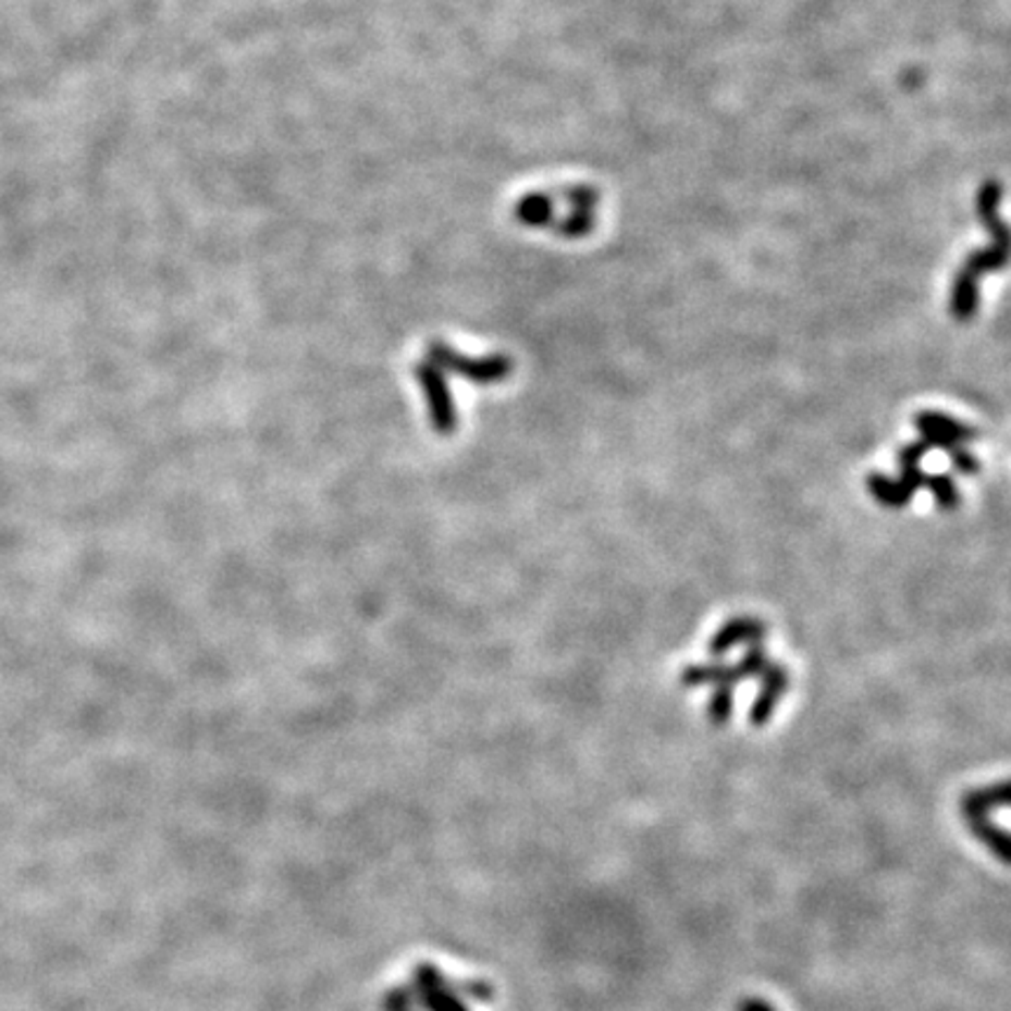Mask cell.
Instances as JSON below:
<instances>
[{"mask_svg":"<svg viewBox=\"0 0 1011 1011\" xmlns=\"http://www.w3.org/2000/svg\"><path fill=\"white\" fill-rule=\"evenodd\" d=\"M1000 201H1002V185L998 181H986L982 190L976 195V213L982 223L992 235V244L988 248H978L964 260L962 270L955 279L982 286V276L988 272H1000L1009 266L1011 260V227L1000 218Z\"/></svg>","mask_w":1011,"mask_h":1011,"instance_id":"cell-1","label":"cell"},{"mask_svg":"<svg viewBox=\"0 0 1011 1011\" xmlns=\"http://www.w3.org/2000/svg\"><path fill=\"white\" fill-rule=\"evenodd\" d=\"M1009 805H1011V780L972 789L960 801L962 819L964 824H967L970 834L988 852H992L1004 866H1011V834L1000 827H995L990 813L998 811V807H1009Z\"/></svg>","mask_w":1011,"mask_h":1011,"instance_id":"cell-2","label":"cell"},{"mask_svg":"<svg viewBox=\"0 0 1011 1011\" xmlns=\"http://www.w3.org/2000/svg\"><path fill=\"white\" fill-rule=\"evenodd\" d=\"M473 984L455 986L431 964H419L415 970V1000L424 1011H469L459 995H469Z\"/></svg>","mask_w":1011,"mask_h":1011,"instance_id":"cell-3","label":"cell"},{"mask_svg":"<svg viewBox=\"0 0 1011 1011\" xmlns=\"http://www.w3.org/2000/svg\"><path fill=\"white\" fill-rule=\"evenodd\" d=\"M913 424L917 431H921L923 441H927L932 449L939 447L944 449V453L955 445H964V443L978 439V431L974 427L960 422V419L955 417L935 412V410L917 412L913 417Z\"/></svg>","mask_w":1011,"mask_h":1011,"instance_id":"cell-4","label":"cell"},{"mask_svg":"<svg viewBox=\"0 0 1011 1011\" xmlns=\"http://www.w3.org/2000/svg\"><path fill=\"white\" fill-rule=\"evenodd\" d=\"M766 634H768L766 620H761L756 616H736V618H728L726 624L714 632L707 649L712 656L722 658L730 649H736L740 644H747V646L759 644Z\"/></svg>","mask_w":1011,"mask_h":1011,"instance_id":"cell-5","label":"cell"},{"mask_svg":"<svg viewBox=\"0 0 1011 1011\" xmlns=\"http://www.w3.org/2000/svg\"><path fill=\"white\" fill-rule=\"evenodd\" d=\"M789 683H791V679H789V670L785 665H780V663H768L766 665V670L761 673V691H759V695L754 698V703L750 707V724L752 726L761 728V726H766L773 719L775 707L782 700V695L787 693Z\"/></svg>","mask_w":1011,"mask_h":1011,"instance_id":"cell-6","label":"cell"},{"mask_svg":"<svg viewBox=\"0 0 1011 1011\" xmlns=\"http://www.w3.org/2000/svg\"><path fill=\"white\" fill-rule=\"evenodd\" d=\"M740 681H747L742 667L736 665H724V663H710V665H689L687 670L681 673V683L687 689H698V687H738Z\"/></svg>","mask_w":1011,"mask_h":1011,"instance_id":"cell-7","label":"cell"},{"mask_svg":"<svg viewBox=\"0 0 1011 1011\" xmlns=\"http://www.w3.org/2000/svg\"><path fill=\"white\" fill-rule=\"evenodd\" d=\"M929 443L927 441H915V443H909L899 449V466H901V476H899V482H901V488H904L911 496L917 492V490H925V482H927V473L921 469V461L925 459V455L929 453Z\"/></svg>","mask_w":1011,"mask_h":1011,"instance_id":"cell-8","label":"cell"},{"mask_svg":"<svg viewBox=\"0 0 1011 1011\" xmlns=\"http://www.w3.org/2000/svg\"><path fill=\"white\" fill-rule=\"evenodd\" d=\"M555 201L543 193H530L516 201V218L525 227H546L553 221Z\"/></svg>","mask_w":1011,"mask_h":1011,"instance_id":"cell-9","label":"cell"},{"mask_svg":"<svg viewBox=\"0 0 1011 1011\" xmlns=\"http://www.w3.org/2000/svg\"><path fill=\"white\" fill-rule=\"evenodd\" d=\"M866 488H868V494L874 496L880 506L892 508V510L907 508L913 500V496L901 488L899 480L885 476V473H871L866 478Z\"/></svg>","mask_w":1011,"mask_h":1011,"instance_id":"cell-10","label":"cell"},{"mask_svg":"<svg viewBox=\"0 0 1011 1011\" xmlns=\"http://www.w3.org/2000/svg\"><path fill=\"white\" fill-rule=\"evenodd\" d=\"M925 490H929V494L935 496L937 508L944 510V513L955 510V508L960 506V502H962V494H960L958 482H955L951 476H948V473L927 476Z\"/></svg>","mask_w":1011,"mask_h":1011,"instance_id":"cell-11","label":"cell"},{"mask_svg":"<svg viewBox=\"0 0 1011 1011\" xmlns=\"http://www.w3.org/2000/svg\"><path fill=\"white\" fill-rule=\"evenodd\" d=\"M733 705H736V687H714V693L710 695L707 703V719L714 726H724L730 717H733Z\"/></svg>","mask_w":1011,"mask_h":1011,"instance_id":"cell-12","label":"cell"},{"mask_svg":"<svg viewBox=\"0 0 1011 1011\" xmlns=\"http://www.w3.org/2000/svg\"><path fill=\"white\" fill-rule=\"evenodd\" d=\"M593 227H595L593 211H577V209H571V213H567L563 221L555 225L559 235L569 237V239L585 237L588 232H593Z\"/></svg>","mask_w":1011,"mask_h":1011,"instance_id":"cell-13","label":"cell"},{"mask_svg":"<svg viewBox=\"0 0 1011 1011\" xmlns=\"http://www.w3.org/2000/svg\"><path fill=\"white\" fill-rule=\"evenodd\" d=\"M565 199L569 201L571 209L593 211L600 201V193L595 188H590V185H571V188L565 190Z\"/></svg>","mask_w":1011,"mask_h":1011,"instance_id":"cell-14","label":"cell"},{"mask_svg":"<svg viewBox=\"0 0 1011 1011\" xmlns=\"http://www.w3.org/2000/svg\"><path fill=\"white\" fill-rule=\"evenodd\" d=\"M946 455L951 457V464H953V469L960 473V476H974L982 471V461L976 459V455H972L970 449H964L962 445H955L951 449H946Z\"/></svg>","mask_w":1011,"mask_h":1011,"instance_id":"cell-15","label":"cell"},{"mask_svg":"<svg viewBox=\"0 0 1011 1011\" xmlns=\"http://www.w3.org/2000/svg\"><path fill=\"white\" fill-rule=\"evenodd\" d=\"M384 1011H415L412 1009V998L406 990H389L386 998L382 1002Z\"/></svg>","mask_w":1011,"mask_h":1011,"instance_id":"cell-16","label":"cell"},{"mask_svg":"<svg viewBox=\"0 0 1011 1011\" xmlns=\"http://www.w3.org/2000/svg\"><path fill=\"white\" fill-rule=\"evenodd\" d=\"M738 1011H775L766 1000H759V998H747L738 1004Z\"/></svg>","mask_w":1011,"mask_h":1011,"instance_id":"cell-17","label":"cell"}]
</instances>
